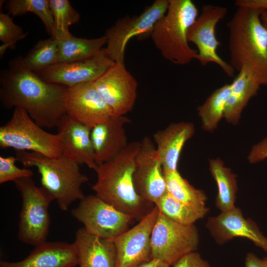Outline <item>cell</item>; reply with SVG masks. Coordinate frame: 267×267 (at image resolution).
<instances>
[{
	"label": "cell",
	"mask_w": 267,
	"mask_h": 267,
	"mask_svg": "<svg viewBox=\"0 0 267 267\" xmlns=\"http://www.w3.org/2000/svg\"><path fill=\"white\" fill-rule=\"evenodd\" d=\"M245 267H267V261L261 260L253 253H248L245 258Z\"/></svg>",
	"instance_id": "cell-37"
},
{
	"label": "cell",
	"mask_w": 267,
	"mask_h": 267,
	"mask_svg": "<svg viewBox=\"0 0 267 267\" xmlns=\"http://www.w3.org/2000/svg\"><path fill=\"white\" fill-rule=\"evenodd\" d=\"M14 182L22 198L18 237L35 247L46 241L50 222L48 207L54 200L44 188L36 186L32 177Z\"/></svg>",
	"instance_id": "cell-7"
},
{
	"label": "cell",
	"mask_w": 267,
	"mask_h": 267,
	"mask_svg": "<svg viewBox=\"0 0 267 267\" xmlns=\"http://www.w3.org/2000/svg\"><path fill=\"white\" fill-rule=\"evenodd\" d=\"M227 14V9L223 6L205 4L201 13L191 25L187 32V40L198 49V60L202 66L214 63L219 66L229 77L234 75L235 70L218 54L220 45L216 36L217 24Z\"/></svg>",
	"instance_id": "cell-11"
},
{
	"label": "cell",
	"mask_w": 267,
	"mask_h": 267,
	"mask_svg": "<svg viewBox=\"0 0 267 267\" xmlns=\"http://www.w3.org/2000/svg\"><path fill=\"white\" fill-rule=\"evenodd\" d=\"M267 158V136L254 145L248 156V161L254 164Z\"/></svg>",
	"instance_id": "cell-35"
},
{
	"label": "cell",
	"mask_w": 267,
	"mask_h": 267,
	"mask_svg": "<svg viewBox=\"0 0 267 267\" xmlns=\"http://www.w3.org/2000/svg\"><path fill=\"white\" fill-rule=\"evenodd\" d=\"M159 213L155 206L137 224L110 239L116 249L115 267H137L152 259L151 233Z\"/></svg>",
	"instance_id": "cell-14"
},
{
	"label": "cell",
	"mask_w": 267,
	"mask_h": 267,
	"mask_svg": "<svg viewBox=\"0 0 267 267\" xmlns=\"http://www.w3.org/2000/svg\"><path fill=\"white\" fill-rule=\"evenodd\" d=\"M198 16V10L191 0H169L166 13L155 24L150 35L165 59L181 65L198 59V51L190 47L187 37Z\"/></svg>",
	"instance_id": "cell-5"
},
{
	"label": "cell",
	"mask_w": 267,
	"mask_h": 267,
	"mask_svg": "<svg viewBox=\"0 0 267 267\" xmlns=\"http://www.w3.org/2000/svg\"><path fill=\"white\" fill-rule=\"evenodd\" d=\"M199 243L198 230L194 224L177 223L159 213L151 233L152 259L174 266L183 256L195 252Z\"/></svg>",
	"instance_id": "cell-8"
},
{
	"label": "cell",
	"mask_w": 267,
	"mask_h": 267,
	"mask_svg": "<svg viewBox=\"0 0 267 267\" xmlns=\"http://www.w3.org/2000/svg\"><path fill=\"white\" fill-rule=\"evenodd\" d=\"M6 9L8 14L12 16L28 12L35 14L43 23L47 32L52 36L54 20L49 0H10L6 2Z\"/></svg>",
	"instance_id": "cell-29"
},
{
	"label": "cell",
	"mask_w": 267,
	"mask_h": 267,
	"mask_svg": "<svg viewBox=\"0 0 267 267\" xmlns=\"http://www.w3.org/2000/svg\"><path fill=\"white\" fill-rule=\"evenodd\" d=\"M61 139L62 155L80 165L96 171L91 129L78 123L65 114L56 127Z\"/></svg>",
	"instance_id": "cell-18"
},
{
	"label": "cell",
	"mask_w": 267,
	"mask_h": 267,
	"mask_svg": "<svg viewBox=\"0 0 267 267\" xmlns=\"http://www.w3.org/2000/svg\"><path fill=\"white\" fill-rule=\"evenodd\" d=\"M71 214L84 224L88 232L109 240L129 229L134 220L95 194L85 196L78 206L72 210Z\"/></svg>",
	"instance_id": "cell-10"
},
{
	"label": "cell",
	"mask_w": 267,
	"mask_h": 267,
	"mask_svg": "<svg viewBox=\"0 0 267 267\" xmlns=\"http://www.w3.org/2000/svg\"><path fill=\"white\" fill-rule=\"evenodd\" d=\"M237 7L227 23L230 65L238 72L249 68L261 85H267V30L261 20L262 10Z\"/></svg>",
	"instance_id": "cell-3"
},
{
	"label": "cell",
	"mask_w": 267,
	"mask_h": 267,
	"mask_svg": "<svg viewBox=\"0 0 267 267\" xmlns=\"http://www.w3.org/2000/svg\"><path fill=\"white\" fill-rule=\"evenodd\" d=\"M260 18L263 25L267 30V10H262Z\"/></svg>",
	"instance_id": "cell-39"
},
{
	"label": "cell",
	"mask_w": 267,
	"mask_h": 267,
	"mask_svg": "<svg viewBox=\"0 0 267 267\" xmlns=\"http://www.w3.org/2000/svg\"><path fill=\"white\" fill-rule=\"evenodd\" d=\"M134 184L138 194L156 205L167 191L161 163L151 139L144 136L135 159Z\"/></svg>",
	"instance_id": "cell-13"
},
{
	"label": "cell",
	"mask_w": 267,
	"mask_h": 267,
	"mask_svg": "<svg viewBox=\"0 0 267 267\" xmlns=\"http://www.w3.org/2000/svg\"><path fill=\"white\" fill-rule=\"evenodd\" d=\"M131 120L125 116H113L91 130L97 166L117 156L128 145L125 125Z\"/></svg>",
	"instance_id": "cell-19"
},
{
	"label": "cell",
	"mask_w": 267,
	"mask_h": 267,
	"mask_svg": "<svg viewBox=\"0 0 267 267\" xmlns=\"http://www.w3.org/2000/svg\"><path fill=\"white\" fill-rule=\"evenodd\" d=\"M57 41V63L73 62L90 58L100 52L107 44L105 35L94 39L80 38L72 35Z\"/></svg>",
	"instance_id": "cell-24"
},
{
	"label": "cell",
	"mask_w": 267,
	"mask_h": 267,
	"mask_svg": "<svg viewBox=\"0 0 267 267\" xmlns=\"http://www.w3.org/2000/svg\"><path fill=\"white\" fill-rule=\"evenodd\" d=\"M231 85L225 84L216 89L197 108L202 128L205 131L213 132L224 116L227 101L231 92Z\"/></svg>",
	"instance_id": "cell-27"
},
{
	"label": "cell",
	"mask_w": 267,
	"mask_h": 267,
	"mask_svg": "<svg viewBox=\"0 0 267 267\" xmlns=\"http://www.w3.org/2000/svg\"><path fill=\"white\" fill-rule=\"evenodd\" d=\"M137 267H170V266L159 260L152 259L150 261L144 263Z\"/></svg>",
	"instance_id": "cell-38"
},
{
	"label": "cell",
	"mask_w": 267,
	"mask_h": 267,
	"mask_svg": "<svg viewBox=\"0 0 267 267\" xmlns=\"http://www.w3.org/2000/svg\"><path fill=\"white\" fill-rule=\"evenodd\" d=\"M16 156H0V183L13 181L25 177H32L33 172L26 168H20L15 165Z\"/></svg>",
	"instance_id": "cell-33"
},
{
	"label": "cell",
	"mask_w": 267,
	"mask_h": 267,
	"mask_svg": "<svg viewBox=\"0 0 267 267\" xmlns=\"http://www.w3.org/2000/svg\"><path fill=\"white\" fill-rule=\"evenodd\" d=\"M49 1L54 20L53 32L51 37L57 40L69 38L72 35L69 28L79 22V13L68 0H49Z\"/></svg>",
	"instance_id": "cell-30"
},
{
	"label": "cell",
	"mask_w": 267,
	"mask_h": 267,
	"mask_svg": "<svg viewBox=\"0 0 267 267\" xmlns=\"http://www.w3.org/2000/svg\"><path fill=\"white\" fill-rule=\"evenodd\" d=\"M26 35L22 28L15 24L9 15L4 13L0 8V40L2 44L0 46V57L2 58L8 48L14 47L15 44Z\"/></svg>",
	"instance_id": "cell-32"
},
{
	"label": "cell",
	"mask_w": 267,
	"mask_h": 267,
	"mask_svg": "<svg viewBox=\"0 0 267 267\" xmlns=\"http://www.w3.org/2000/svg\"><path fill=\"white\" fill-rule=\"evenodd\" d=\"M174 267H210L209 263L196 252L188 253L179 259Z\"/></svg>",
	"instance_id": "cell-34"
},
{
	"label": "cell",
	"mask_w": 267,
	"mask_h": 267,
	"mask_svg": "<svg viewBox=\"0 0 267 267\" xmlns=\"http://www.w3.org/2000/svg\"><path fill=\"white\" fill-rule=\"evenodd\" d=\"M209 169L215 179L218 192L216 200V207L224 212L234 207L237 190L236 175L224 166L220 158L209 161Z\"/></svg>",
	"instance_id": "cell-25"
},
{
	"label": "cell",
	"mask_w": 267,
	"mask_h": 267,
	"mask_svg": "<svg viewBox=\"0 0 267 267\" xmlns=\"http://www.w3.org/2000/svg\"><path fill=\"white\" fill-rule=\"evenodd\" d=\"M17 161L25 168L34 167L41 176V187L56 200L61 210L82 200L85 196L82 185L88 180L79 165L62 155L49 157L30 151H16Z\"/></svg>",
	"instance_id": "cell-4"
},
{
	"label": "cell",
	"mask_w": 267,
	"mask_h": 267,
	"mask_svg": "<svg viewBox=\"0 0 267 267\" xmlns=\"http://www.w3.org/2000/svg\"><path fill=\"white\" fill-rule=\"evenodd\" d=\"M93 84L114 116H125L133 109L138 84L124 62H115Z\"/></svg>",
	"instance_id": "cell-12"
},
{
	"label": "cell",
	"mask_w": 267,
	"mask_h": 267,
	"mask_svg": "<svg viewBox=\"0 0 267 267\" xmlns=\"http://www.w3.org/2000/svg\"><path fill=\"white\" fill-rule=\"evenodd\" d=\"M57 55L58 41L51 37L38 41L23 59L29 69L38 72L56 63Z\"/></svg>",
	"instance_id": "cell-31"
},
{
	"label": "cell",
	"mask_w": 267,
	"mask_h": 267,
	"mask_svg": "<svg viewBox=\"0 0 267 267\" xmlns=\"http://www.w3.org/2000/svg\"><path fill=\"white\" fill-rule=\"evenodd\" d=\"M78 260L73 244L45 242L35 247L24 259L0 262V267H75Z\"/></svg>",
	"instance_id": "cell-20"
},
{
	"label": "cell",
	"mask_w": 267,
	"mask_h": 267,
	"mask_svg": "<svg viewBox=\"0 0 267 267\" xmlns=\"http://www.w3.org/2000/svg\"><path fill=\"white\" fill-rule=\"evenodd\" d=\"M64 105L68 117L91 129L114 116L93 82L68 87L64 96Z\"/></svg>",
	"instance_id": "cell-15"
},
{
	"label": "cell",
	"mask_w": 267,
	"mask_h": 267,
	"mask_svg": "<svg viewBox=\"0 0 267 267\" xmlns=\"http://www.w3.org/2000/svg\"><path fill=\"white\" fill-rule=\"evenodd\" d=\"M163 172L167 191L174 198L189 205L206 206L207 197L204 192L191 185L178 170Z\"/></svg>",
	"instance_id": "cell-28"
},
{
	"label": "cell",
	"mask_w": 267,
	"mask_h": 267,
	"mask_svg": "<svg viewBox=\"0 0 267 267\" xmlns=\"http://www.w3.org/2000/svg\"><path fill=\"white\" fill-rule=\"evenodd\" d=\"M238 72L231 84V92L223 116L229 123L233 124L237 123L243 109L251 98L257 94L261 85L249 68L244 67Z\"/></svg>",
	"instance_id": "cell-23"
},
{
	"label": "cell",
	"mask_w": 267,
	"mask_h": 267,
	"mask_svg": "<svg viewBox=\"0 0 267 267\" xmlns=\"http://www.w3.org/2000/svg\"><path fill=\"white\" fill-rule=\"evenodd\" d=\"M73 244L80 267H116V249L111 240L91 234L82 227L76 232Z\"/></svg>",
	"instance_id": "cell-22"
},
{
	"label": "cell",
	"mask_w": 267,
	"mask_h": 267,
	"mask_svg": "<svg viewBox=\"0 0 267 267\" xmlns=\"http://www.w3.org/2000/svg\"><path fill=\"white\" fill-rule=\"evenodd\" d=\"M140 142L133 141L115 158L98 166L92 186L95 195L118 210L140 221L154 207L142 198L134 184L135 159Z\"/></svg>",
	"instance_id": "cell-2"
},
{
	"label": "cell",
	"mask_w": 267,
	"mask_h": 267,
	"mask_svg": "<svg viewBox=\"0 0 267 267\" xmlns=\"http://www.w3.org/2000/svg\"></svg>",
	"instance_id": "cell-41"
},
{
	"label": "cell",
	"mask_w": 267,
	"mask_h": 267,
	"mask_svg": "<svg viewBox=\"0 0 267 267\" xmlns=\"http://www.w3.org/2000/svg\"><path fill=\"white\" fill-rule=\"evenodd\" d=\"M159 212L177 223L190 225L203 218L209 212L206 206H199L181 202L170 195L168 191L155 205Z\"/></svg>",
	"instance_id": "cell-26"
},
{
	"label": "cell",
	"mask_w": 267,
	"mask_h": 267,
	"mask_svg": "<svg viewBox=\"0 0 267 267\" xmlns=\"http://www.w3.org/2000/svg\"><path fill=\"white\" fill-rule=\"evenodd\" d=\"M235 4L237 7L243 6L267 10V0H237Z\"/></svg>",
	"instance_id": "cell-36"
},
{
	"label": "cell",
	"mask_w": 267,
	"mask_h": 267,
	"mask_svg": "<svg viewBox=\"0 0 267 267\" xmlns=\"http://www.w3.org/2000/svg\"><path fill=\"white\" fill-rule=\"evenodd\" d=\"M114 63L103 48L90 58L73 62L57 63L36 73L47 82L71 87L94 82Z\"/></svg>",
	"instance_id": "cell-16"
},
{
	"label": "cell",
	"mask_w": 267,
	"mask_h": 267,
	"mask_svg": "<svg viewBox=\"0 0 267 267\" xmlns=\"http://www.w3.org/2000/svg\"><path fill=\"white\" fill-rule=\"evenodd\" d=\"M206 226L217 243L222 245L235 237H243L267 253V237L250 219H245L241 210L234 206L217 216L209 218Z\"/></svg>",
	"instance_id": "cell-17"
},
{
	"label": "cell",
	"mask_w": 267,
	"mask_h": 267,
	"mask_svg": "<svg viewBox=\"0 0 267 267\" xmlns=\"http://www.w3.org/2000/svg\"><path fill=\"white\" fill-rule=\"evenodd\" d=\"M0 148L34 152L53 158L62 155L60 134L46 132L18 107L14 108L10 120L0 127Z\"/></svg>",
	"instance_id": "cell-6"
},
{
	"label": "cell",
	"mask_w": 267,
	"mask_h": 267,
	"mask_svg": "<svg viewBox=\"0 0 267 267\" xmlns=\"http://www.w3.org/2000/svg\"><path fill=\"white\" fill-rule=\"evenodd\" d=\"M0 85L2 106L24 110L42 128H56L66 114L64 96L68 87L44 80L27 66L22 56L9 61L1 71Z\"/></svg>",
	"instance_id": "cell-1"
},
{
	"label": "cell",
	"mask_w": 267,
	"mask_h": 267,
	"mask_svg": "<svg viewBox=\"0 0 267 267\" xmlns=\"http://www.w3.org/2000/svg\"><path fill=\"white\" fill-rule=\"evenodd\" d=\"M194 131L192 123L183 121L172 123L153 134L157 154L163 171L178 170L182 149Z\"/></svg>",
	"instance_id": "cell-21"
},
{
	"label": "cell",
	"mask_w": 267,
	"mask_h": 267,
	"mask_svg": "<svg viewBox=\"0 0 267 267\" xmlns=\"http://www.w3.org/2000/svg\"><path fill=\"white\" fill-rule=\"evenodd\" d=\"M264 259H265L267 261V257L265 258Z\"/></svg>",
	"instance_id": "cell-40"
},
{
	"label": "cell",
	"mask_w": 267,
	"mask_h": 267,
	"mask_svg": "<svg viewBox=\"0 0 267 267\" xmlns=\"http://www.w3.org/2000/svg\"><path fill=\"white\" fill-rule=\"evenodd\" d=\"M169 0H156L141 14L134 17H125L118 20L107 29L105 48L115 62H124L126 47L134 37L143 39L149 36L157 22L166 13Z\"/></svg>",
	"instance_id": "cell-9"
}]
</instances>
